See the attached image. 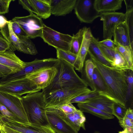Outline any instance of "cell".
<instances>
[{
  "mask_svg": "<svg viewBox=\"0 0 133 133\" xmlns=\"http://www.w3.org/2000/svg\"><path fill=\"white\" fill-rule=\"evenodd\" d=\"M11 20L17 23L30 38L41 37L44 24L42 19L35 14L15 17Z\"/></svg>",
  "mask_w": 133,
  "mask_h": 133,
  "instance_id": "9c48e42d",
  "label": "cell"
},
{
  "mask_svg": "<svg viewBox=\"0 0 133 133\" xmlns=\"http://www.w3.org/2000/svg\"><path fill=\"white\" fill-rule=\"evenodd\" d=\"M55 108L57 110L77 131H79L81 128L85 130V123L86 121V117L83 112L80 110L77 109L73 113L65 115Z\"/></svg>",
  "mask_w": 133,
  "mask_h": 133,
  "instance_id": "44dd1931",
  "label": "cell"
},
{
  "mask_svg": "<svg viewBox=\"0 0 133 133\" xmlns=\"http://www.w3.org/2000/svg\"><path fill=\"white\" fill-rule=\"evenodd\" d=\"M120 126L123 128L125 126L133 128V121L124 117L121 121H119Z\"/></svg>",
  "mask_w": 133,
  "mask_h": 133,
  "instance_id": "ee69618b",
  "label": "cell"
},
{
  "mask_svg": "<svg viewBox=\"0 0 133 133\" xmlns=\"http://www.w3.org/2000/svg\"><path fill=\"white\" fill-rule=\"evenodd\" d=\"M51 108H56L65 115L72 113L77 109L72 103H70L66 104L57 107Z\"/></svg>",
  "mask_w": 133,
  "mask_h": 133,
  "instance_id": "8d00e7d4",
  "label": "cell"
},
{
  "mask_svg": "<svg viewBox=\"0 0 133 133\" xmlns=\"http://www.w3.org/2000/svg\"><path fill=\"white\" fill-rule=\"evenodd\" d=\"M91 90L88 87L59 89L44 95V109L69 103L75 97Z\"/></svg>",
  "mask_w": 133,
  "mask_h": 133,
  "instance_id": "277c9868",
  "label": "cell"
},
{
  "mask_svg": "<svg viewBox=\"0 0 133 133\" xmlns=\"http://www.w3.org/2000/svg\"><path fill=\"white\" fill-rule=\"evenodd\" d=\"M118 133H129L128 131L126 128H123V130L118 132Z\"/></svg>",
  "mask_w": 133,
  "mask_h": 133,
  "instance_id": "681fc988",
  "label": "cell"
},
{
  "mask_svg": "<svg viewBox=\"0 0 133 133\" xmlns=\"http://www.w3.org/2000/svg\"><path fill=\"white\" fill-rule=\"evenodd\" d=\"M12 0H0V15L5 14L9 11V5Z\"/></svg>",
  "mask_w": 133,
  "mask_h": 133,
  "instance_id": "60d3db41",
  "label": "cell"
},
{
  "mask_svg": "<svg viewBox=\"0 0 133 133\" xmlns=\"http://www.w3.org/2000/svg\"><path fill=\"white\" fill-rule=\"evenodd\" d=\"M41 90L26 78L0 83V91L21 96L26 94L39 92Z\"/></svg>",
  "mask_w": 133,
  "mask_h": 133,
  "instance_id": "ba28073f",
  "label": "cell"
},
{
  "mask_svg": "<svg viewBox=\"0 0 133 133\" xmlns=\"http://www.w3.org/2000/svg\"><path fill=\"white\" fill-rule=\"evenodd\" d=\"M93 36L90 28L86 27L81 45L73 65L75 70L81 73Z\"/></svg>",
  "mask_w": 133,
  "mask_h": 133,
  "instance_id": "2e32d148",
  "label": "cell"
},
{
  "mask_svg": "<svg viewBox=\"0 0 133 133\" xmlns=\"http://www.w3.org/2000/svg\"><path fill=\"white\" fill-rule=\"evenodd\" d=\"M94 133H100V132H99L98 131H95V132Z\"/></svg>",
  "mask_w": 133,
  "mask_h": 133,
  "instance_id": "f907efd6",
  "label": "cell"
},
{
  "mask_svg": "<svg viewBox=\"0 0 133 133\" xmlns=\"http://www.w3.org/2000/svg\"><path fill=\"white\" fill-rule=\"evenodd\" d=\"M3 127V129L6 133H21L9 128L4 124Z\"/></svg>",
  "mask_w": 133,
  "mask_h": 133,
  "instance_id": "7dc6e473",
  "label": "cell"
},
{
  "mask_svg": "<svg viewBox=\"0 0 133 133\" xmlns=\"http://www.w3.org/2000/svg\"><path fill=\"white\" fill-rule=\"evenodd\" d=\"M76 0H50L51 14L55 16L66 15L74 9Z\"/></svg>",
  "mask_w": 133,
  "mask_h": 133,
  "instance_id": "ac0fdd59",
  "label": "cell"
},
{
  "mask_svg": "<svg viewBox=\"0 0 133 133\" xmlns=\"http://www.w3.org/2000/svg\"><path fill=\"white\" fill-rule=\"evenodd\" d=\"M55 66L57 74L52 83L42 90L43 95L63 89H79L87 87L88 85L75 72L72 65L58 59Z\"/></svg>",
  "mask_w": 133,
  "mask_h": 133,
  "instance_id": "7a4b0ae2",
  "label": "cell"
},
{
  "mask_svg": "<svg viewBox=\"0 0 133 133\" xmlns=\"http://www.w3.org/2000/svg\"><path fill=\"white\" fill-rule=\"evenodd\" d=\"M4 124L21 133H56L50 126L40 125L31 123L20 124L8 118H2Z\"/></svg>",
  "mask_w": 133,
  "mask_h": 133,
  "instance_id": "9a60e30c",
  "label": "cell"
},
{
  "mask_svg": "<svg viewBox=\"0 0 133 133\" xmlns=\"http://www.w3.org/2000/svg\"><path fill=\"white\" fill-rule=\"evenodd\" d=\"M19 4L22 5L24 9L28 11L30 14H34L37 15V12L30 0H20Z\"/></svg>",
  "mask_w": 133,
  "mask_h": 133,
  "instance_id": "74e56055",
  "label": "cell"
},
{
  "mask_svg": "<svg viewBox=\"0 0 133 133\" xmlns=\"http://www.w3.org/2000/svg\"><path fill=\"white\" fill-rule=\"evenodd\" d=\"M101 20L103 23V37L111 39L116 27L125 20V14L113 12L101 13Z\"/></svg>",
  "mask_w": 133,
  "mask_h": 133,
  "instance_id": "5bb4252c",
  "label": "cell"
},
{
  "mask_svg": "<svg viewBox=\"0 0 133 133\" xmlns=\"http://www.w3.org/2000/svg\"><path fill=\"white\" fill-rule=\"evenodd\" d=\"M9 22L7 19L2 15H0V28L3 29L5 28Z\"/></svg>",
  "mask_w": 133,
  "mask_h": 133,
  "instance_id": "f6af8a7d",
  "label": "cell"
},
{
  "mask_svg": "<svg viewBox=\"0 0 133 133\" xmlns=\"http://www.w3.org/2000/svg\"><path fill=\"white\" fill-rule=\"evenodd\" d=\"M45 110L49 124L56 133H78L56 109L49 108Z\"/></svg>",
  "mask_w": 133,
  "mask_h": 133,
  "instance_id": "8fae6325",
  "label": "cell"
},
{
  "mask_svg": "<svg viewBox=\"0 0 133 133\" xmlns=\"http://www.w3.org/2000/svg\"><path fill=\"white\" fill-rule=\"evenodd\" d=\"M10 21L11 22L12 30L16 35L19 36H28L26 33L17 23L12 20Z\"/></svg>",
  "mask_w": 133,
  "mask_h": 133,
  "instance_id": "ab89813d",
  "label": "cell"
},
{
  "mask_svg": "<svg viewBox=\"0 0 133 133\" xmlns=\"http://www.w3.org/2000/svg\"><path fill=\"white\" fill-rule=\"evenodd\" d=\"M37 13V16L43 19L49 17L51 14L50 0H30Z\"/></svg>",
  "mask_w": 133,
  "mask_h": 133,
  "instance_id": "cb8c5ba5",
  "label": "cell"
},
{
  "mask_svg": "<svg viewBox=\"0 0 133 133\" xmlns=\"http://www.w3.org/2000/svg\"><path fill=\"white\" fill-rule=\"evenodd\" d=\"M99 43L105 47L109 49L115 50L116 46L113 40L111 39H106L101 41Z\"/></svg>",
  "mask_w": 133,
  "mask_h": 133,
  "instance_id": "7bdbcfd3",
  "label": "cell"
},
{
  "mask_svg": "<svg viewBox=\"0 0 133 133\" xmlns=\"http://www.w3.org/2000/svg\"><path fill=\"white\" fill-rule=\"evenodd\" d=\"M86 27L80 29L75 34H73L69 51L77 55L81 45L83 36Z\"/></svg>",
  "mask_w": 133,
  "mask_h": 133,
  "instance_id": "f1b7e54d",
  "label": "cell"
},
{
  "mask_svg": "<svg viewBox=\"0 0 133 133\" xmlns=\"http://www.w3.org/2000/svg\"><path fill=\"white\" fill-rule=\"evenodd\" d=\"M127 80V89L126 97L127 102L132 97L133 89V71L129 69L128 70Z\"/></svg>",
  "mask_w": 133,
  "mask_h": 133,
  "instance_id": "e575fe53",
  "label": "cell"
},
{
  "mask_svg": "<svg viewBox=\"0 0 133 133\" xmlns=\"http://www.w3.org/2000/svg\"><path fill=\"white\" fill-rule=\"evenodd\" d=\"M96 66L90 58L85 61L81 73V78L89 86L91 90H96L93 79L94 71Z\"/></svg>",
  "mask_w": 133,
  "mask_h": 133,
  "instance_id": "603a6c76",
  "label": "cell"
},
{
  "mask_svg": "<svg viewBox=\"0 0 133 133\" xmlns=\"http://www.w3.org/2000/svg\"><path fill=\"white\" fill-rule=\"evenodd\" d=\"M123 0H94L95 8L99 13L115 12L122 8Z\"/></svg>",
  "mask_w": 133,
  "mask_h": 133,
  "instance_id": "d6986e66",
  "label": "cell"
},
{
  "mask_svg": "<svg viewBox=\"0 0 133 133\" xmlns=\"http://www.w3.org/2000/svg\"><path fill=\"white\" fill-rule=\"evenodd\" d=\"M116 50L115 57L111 64V66L120 69H130L124 57L118 51Z\"/></svg>",
  "mask_w": 133,
  "mask_h": 133,
  "instance_id": "836d02e7",
  "label": "cell"
},
{
  "mask_svg": "<svg viewBox=\"0 0 133 133\" xmlns=\"http://www.w3.org/2000/svg\"><path fill=\"white\" fill-rule=\"evenodd\" d=\"M8 40L15 50L32 55L37 53L35 45L30 38L27 36L17 35L14 32L10 20L8 24Z\"/></svg>",
  "mask_w": 133,
  "mask_h": 133,
  "instance_id": "30bf717a",
  "label": "cell"
},
{
  "mask_svg": "<svg viewBox=\"0 0 133 133\" xmlns=\"http://www.w3.org/2000/svg\"><path fill=\"white\" fill-rule=\"evenodd\" d=\"M57 72L55 66L45 67L27 74L25 77L30 80L38 88L42 90L52 83Z\"/></svg>",
  "mask_w": 133,
  "mask_h": 133,
  "instance_id": "4fadbf2b",
  "label": "cell"
},
{
  "mask_svg": "<svg viewBox=\"0 0 133 133\" xmlns=\"http://www.w3.org/2000/svg\"><path fill=\"white\" fill-rule=\"evenodd\" d=\"M94 0H76L74 9L77 17L81 22L91 23L101 16L95 8Z\"/></svg>",
  "mask_w": 133,
  "mask_h": 133,
  "instance_id": "7c38bea8",
  "label": "cell"
},
{
  "mask_svg": "<svg viewBox=\"0 0 133 133\" xmlns=\"http://www.w3.org/2000/svg\"><path fill=\"white\" fill-rule=\"evenodd\" d=\"M124 22L128 34L130 47L133 50V8L126 9Z\"/></svg>",
  "mask_w": 133,
  "mask_h": 133,
  "instance_id": "83f0119b",
  "label": "cell"
},
{
  "mask_svg": "<svg viewBox=\"0 0 133 133\" xmlns=\"http://www.w3.org/2000/svg\"><path fill=\"white\" fill-rule=\"evenodd\" d=\"M88 53L105 81L110 98L115 102L126 107L127 89V75L129 69L106 65L98 61L90 52H88Z\"/></svg>",
  "mask_w": 133,
  "mask_h": 133,
  "instance_id": "6da1fadb",
  "label": "cell"
},
{
  "mask_svg": "<svg viewBox=\"0 0 133 133\" xmlns=\"http://www.w3.org/2000/svg\"><path fill=\"white\" fill-rule=\"evenodd\" d=\"M97 39L93 36L88 51L91 53L101 63L106 65L111 66V62L106 57L97 46L96 43Z\"/></svg>",
  "mask_w": 133,
  "mask_h": 133,
  "instance_id": "484cf974",
  "label": "cell"
},
{
  "mask_svg": "<svg viewBox=\"0 0 133 133\" xmlns=\"http://www.w3.org/2000/svg\"><path fill=\"white\" fill-rule=\"evenodd\" d=\"M101 94L96 90H91L87 93L78 96L72 99L69 103H86L96 98L101 95Z\"/></svg>",
  "mask_w": 133,
  "mask_h": 133,
  "instance_id": "4dcf8cb0",
  "label": "cell"
},
{
  "mask_svg": "<svg viewBox=\"0 0 133 133\" xmlns=\"http://www.w3.org/2000/svg\"><path fill=\"white\" fill-rule=\"evenodd\" d=\"M22 97L30 123L38 125L50 126L44 108V95L42 92L28 94Z\"/></svg>",
  "mask_w": 133,
  "mask_h": 133,
  "instance_id": "3957f363",
  "label": "cell"
},
{
  "mask_svg": "<svg viewBox=\"0 0 133 133\" xmlns=\"http://www.w3.org/2000/svg\"><path fill=\"white\" fill-rule=\"evenodd\" d=\"M0 102L16 117L20 124L30 123L21 97L0 91Z\"/></svg>",
  "mask_w": 133,
  "mask_h": 133,
  "instance_id": "5b68a950",
  "label": "cell"
},
{
  "mask_svg": "<svg viewBox=\"0 0 133 133\" xmlns=\"http://www.w3.org/2000/svg\"><path fill=\"white\" fill-rule=\"evenodd\" d=\"M113 36V41L116 45L128 46L131 48L128 34L124 21L116 27Z\"/></svg>",
  "mask_w": 133,
  "mask_h": 133,
  "instance_id": "7402d4cb",
  "label": "cell"
},
{
  "mask_svg": "<svg viewBox=\"0 0 133 133\" xmlns=\"http://www.w3.org/2000/svg\"><path fill=\"white\" fill-rule=\"evenodd\" d=\"M115 102L109 98L102 95L85 103L113 115V107Z\"/></svg>",
  "mask_w": 133,
  "mask_h": 133,
  "instance_id": "ffe728a7",
  "label": "cell"
},
{
  "mask_svg": "<svg viewBox=\"0 0 133 133\" xmlns=\"http://www.w3.org/2000/svg\"><path fill=\"white\" fill-rule=\"evenodd\" d=\"M0 112L4 117L8 118L19 123L16 117L4 105L0 102Z\"/></svg>",
  "mask_w": 133,
  "mask_h": 133,
  "instance_id": "f35d334b",
  "label": "cell"
},
{
  "mask_svg": "<svg viewBox=\"0 0 133 133\" xmlns=\"http://www.w3.org/2000/svg\"><path fill=\"white\" fill-rule=\"evenodd\" d=\"M127 109L116 102H115L113 107V115L115 116L119 121L121 120L124 117Z\"/></svg>",
  "mask_w": 133,
  "mask_h": 133,
  "instance_id": "d590c367",
  "label": "cell"
},
{
  "mask_svg": "<svg viewBox=\"0 0 133 133\" xmlns=\"http://www.w3.org/2000/svg\"><path fill=\"white\" fill-rule=\"evenodd\" d=\"M123 1L125 4L126 9L133 8V0H124Z\"/></svg>",
  "mask_w": 133,
  "mask_h": 133,
  "instance_id": "c3c4849f",
  "label": "cell"
},
{
  "mask_svg": "<svg viewBox=\"0 0 133 133\" xmlns=\"http://www.w3.org/2000/svg\"><path fill=\"white\" fill-rule=\"evenodd\" d=\"M7 29L8 25L3 29L0 28V52L7 50L15 51L8 40Z\"/></svg>",
  "mask_w": 133,
  "mask_h": 133,
  "instance_id": "1f68e13d",
  "label": "cell"
},
{
  "mask_svg": "<svg viewBox=\"0 0 133 133\" xmlns=\"http://www.w3.org/2000/svg\"><path fill=\"white\" fill-rule=\"evenodd\" d=\"M15 73L12 69L0 64V77L3 78L8 75Z\"/></svg>",
  "mask_w": 133,
  "mask_h": 133,
  "instance_id": "b9f144b4",
  "label": "cell"
},
{
  "mask_svg": "<svg viewBox=\"0 0 133 133\" xmlns=\"http://www.w3.org/2000/svg\"><path fill=\"white\" fill-rule=\"evenodd\" d=\"M116 49L124 57L130 69L133 71V51L129 46L116 45Z\"/></svg>",
  "mask_w": 133,
  "mask_h": 133,
  "instance_id": "f546056e",
  "label": "cell"
},
{
  "mask_svg": "<svg viewBox=\"0 0 133 133\" xmlns=\"http://www.w3.org/2000/svg\"><path fill=\"white\" fill-rule=\"evenodd\" d=\"M56 54L57 59L65 61L72 66L77 57V55L70 51L59 49H56Z\"/></svg>",
  "mask_w": 133,
  "mask_h": 133,
  "instance_id": "d6a6232c",
  "label": "cell"
},
{
  "mask_svg": "<svg viewBox=\"0 0 133 133\" xmlns=\"http://www.w3.org/2000/svg\"><path fill=\"white\" fill-rule=\"evenodd\" d=\"M41 37L45 42L56 49L69 51L72 37L59 32L44 24Z\"/></svg>",
  "mask_w": 133,
  "mask_h": 133,
  "instance_id": "52a82bcc",
  "label": "cell"
},
{
  "mask_svg": "<svg viewBox=\"0 0 133 133\" xmlns=\"http://www.w3.org/2000/svg\"><path fill=\"white\" fill-rule=\"evenodd\" d=\"M58 61L57 58H50L42 59H35L30 62H25L24 67L16 72L10 74L0 79V83L25 78L26 75L41 69L55 66Z\"/></svg>",
  "mask_w": 133,
  "mask_h": 133,
  "instance_id": "8992f818",
  "label": "cell"
},
{
  "mask_svg": "<svg viewBox=\"0 0 133 133\" xmlns=\"http://www.w3.org/2000/svg\"><path fill=\"white\" fill-rule=\"evenodd\" d=\"M77 105L79 110L82 112L90 114L103 119H110L114 118L112 115L106 113L86 103H78Z\"/></svg>",
  "mask_w": 133,
  "mask_h": 133,
  "instance_id": "d4e9b609",
  "label": "cell"
},
{
  "mask_svg": "<svg viewBox=\"0 0 133 133\" xmlns=\"http://www.w3.org/2000/svg\"><path fill=\"white\" fill-rule=\"evenodd\" d=\"M93 79L96 90L102 95L111 99L107 85L96 68L94 70Z\"/></svg>",
  "mask_w": 133,
  "mask_h": 133,
  "instance_id": "4316f807",
  "label": "cell"
},
{
  "mask_svg": "<svg viewBox=\"0 0 133 133\" xmlns=\"http://www.w3.org/2000/svg\"><path fill=\"white\" fill-rule=\"evenodd\" d=\"M124 117L127 118L133 121V110L130 108L127 109Z\"/></svg>",
  "mask_w": 133,
  "mask_h": 133,
  "instance_id": "bcb514c9",
  "label": "cell"
},
{
  "mask_svg": "<svg viewBox=\"0 0 133 133\" xmlns=\"http://www.w3.org/2000/svg\"><path fill=\"white\" fill-rule=\"evenodd\" d=\"M0 64L10 68L16 73L23 69L25 62L21 60L14 51L7 50L0 52Z\"/></svg>",
  "mask_w": 133,
  "mask_h": 133,
  "instance_id": "e0dca14e",
  "label": "cell"
}]
</instances>
